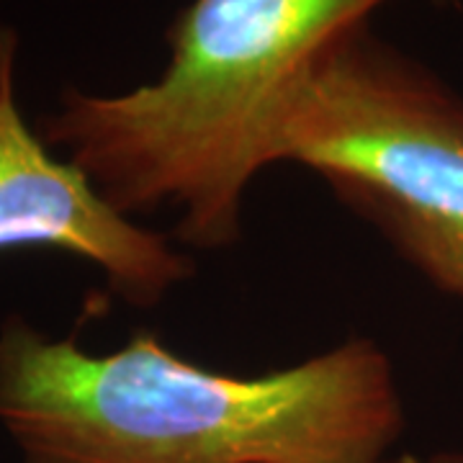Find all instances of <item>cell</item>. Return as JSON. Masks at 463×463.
I'll use <instances>...</instances> for the list:
<instances>
[{
  "instance_id": "obj_1",
  "label": "cell",
  "mask_w": 463,
  "mask_h": 463,
  "mask_svg": "<svg viewBox=\"0 0 463 463\" xmlns=\"http://www.w3.org/2000/svg\"><path fill=\"white\" fill-rule=\"evenodd\" d=\"M0 428L21 463H383L404 404L371 337L232 373L149 330L90 353L11 315L0 325Z\"/></svg>"
},
{
  "instance_id": "obj_2",
  "label": "cell",
  "mask_w": 463,
  "mask_h": 463,
  "mask_svg": "<svg viewBox=\"0 0 463 463\" xmlns=\"http://www.w3.org/2000/svg\"><path fill=\"white\" fill-rule=\"evenodd\" d=\"M381 0H191L165 32L152 83L96 96L65 88L39 134L118 214L175 212L191 250L242 234L252 181L279 165V137L317 52Z\"/></svg>"
},
{
  "instance_id": "obj_3",
  "label": "cell",
  "mask_w": 463,
  "mask_h": 463,
  "mask_svg": "<svg viewBox=\"0 0 463 463\" xmlns=\"http://www.w3.org/2000/svg\"><path fill=\"white\" fill-rule=\"evenodd\" d=\"M279 163L319 175L404 263L463 304V99L371 21L317 52L283 118Z\"/></svg>"
},
{
  "instance_id": "obj_4",
  "label": "cell",
  "mask_w": 463,
  "mask_h": 463,
  "mask_svg": "<svg viewBox=\"0 0 463 463\" xmlns=\"http://www.w3.org/2000/svg\"><path fill=\"white\" fill-rule=\"evenodd\" d=\"M18 47L16 32L0 26V255H72L100 270L127 304H160L194 276V258L163 232L111 209L83 173L26 124L16 96Z\"/></svg>"
},
{
  "instance_id": "obj_5",
  "label": "cell",
  "mask_w": 463,
  "mask_h": 463,
  "mask_svg": "<svg viewBox=\"0 0 463 463\" xmlns=\"http://www.w3.org/2000/svg\"><path fill=\"white\" fill-rule=\"evenodd\" d=\"M428 463H463L461 450H440V453H432Z\"/></svg>"
},
{
  "instance_id": "obj_6",
  "label": "cell",
  "mask_w": 463,
  "mask_h": 463,
  "mask_svg": "<svg viewBox=\"0 0 463 463\" xmlns=\"http://www.w3.org/2000/svg\"><path fill=\"white\" fill-rule=\"evenodd\" d=\"M383 3H389V0H381V5H383Z\"/></svg>"
}]
</instances>
